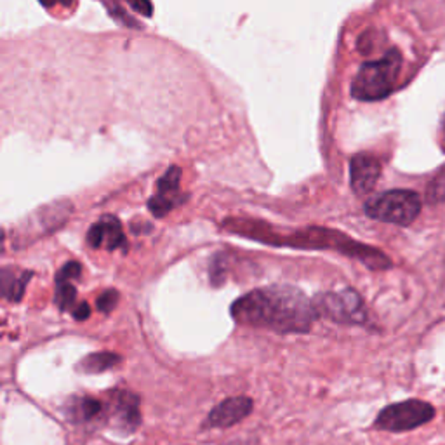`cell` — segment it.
Listing matches in <instances>:
<instances>
[{"label":"cell","mask_w":445,"mask_h":445,"mask_svg":"<svg viewBox=\"0 0 445 445\" xmlns=\"http://www.w3.org/2000/svg\"><path fill=\"white\" fill-rule=\"evenodd\" d=\"M230 314L238 324L279 334H306L317 320L314 301L292 285L254 289L233 301Z\"/></svg>","instance_id":"1"},{"label":"cell","mask_w":445,"mask_h":445,"mask_svg":"<svg viewBox=\"0 0 445 445\" xmlns=\"http://www.w3.org/2000/svg\"><path fill=\"white\" fill-rule=\"evenodd\" d=\"M402 68V56L392 49L376 61H367L351 82V96L359 101H379L392 94Z\"/></svg>","instance_id":"2"},{"label":"cell","mask_w":445,"mask_h":445,"mask_svg":"<svg viewBox=\"0 0 445 445\" xmlns=\"http://www.w3.org/2000/svg\"><path fill=\"white\" fill-rule=\"evenodd\" d=\"M421 212V199L411 190H392L374 196L366 204V214L383 222L407 227Z\"/></svg>","instance_id":"3"},{"label":"cell","mask_w":445,"mask_h":445,"mask_svg":"<svg viewBox=\"0 0 445 445\" xmlns=\"http://www.w3.org/2000/svg\"><path fill=\"white\" fill-rule=\"evenodd\" d=\"M317 317L344 325H364L369 320L364 299L353 289L340 292H322L314 299Z\"/></svg>","instance_id":"4"},{"label":"cell","mask_w":445,"mask_h":445,"mask_svg":"<svg viewBox=\"0 0 445 445\" xmlns=\"http://www.w3.org/2000/svg\"><path fill=\"white\" fill-rule=\"evenodd\" d=\"M435 418V407L424 400L411 398L390 404L377 414L374 428L392 433H402L422 427Z\"/></svg>","instance_id":"5"},{"label":"cell","mask_w":445,"mask_h":445,"mask_svg":"<svg viewBox=\"0 0 445 445\" xmlns=\"http://www.w3.org/2000/svg\"><path fill=\"white\" fill-rule=\"evenodd\" d=\"M108 421L110 424L124 433H134L141 424L140 398L136 393L129 390H114L110 392Z\"/></svg>","instance_id":"6"},{"label":"cell","mask_w":445,"mask_h":445,"mask_svg":"<svg viewBox=\"0 0 445 445\" xmlns=\"http://www.w3.org/2000/svg\"><path fill=\"white\" fill-rule=\"evenodd\" d=\"M253 398L246 395L230 396L219 402L207 414L202 422V430H216V428H230L237 422H242L253 412Z\"/></svg>","instance_id":"7"},{"label":"cell","mask_w":445,"mask_h":445,"mask_svg":"<svg viewBox=\"0 0 445 445\" xmlns=\"http://www.w3.org/2000/svg\"><path fill=\"white\" fill-rule=\"evenodd\" d=\"M87 244L94 249H127V240L115 216H103L87 233Z\"/></svg>","instance_id":"8"},{"label":"cell","mask_w":445,"mask_h":445,"mask_svg":"<svg viewBox=\"0 0 445 445\" xmlns=\"http://www.w3.org/2000/svg\"><path fill=\"white\" fill-rule=\"evenodd\" d=\"M381 174V164L367 153L355 155L350 162V183L357 195H366L376 186Z\"/></svg>","instance_id":"9"},{"label":"cell","mask_w":445,"mask_h":445,"mask_svg":"<svg viewBox=\"0 0 445 445\" xmlns=\"http://www.w3.org/2000/svg\"><path fill=\"white\" fill-rule=\"evenodd\" d=\"M64 416L75 424H86L108 418V404L94 396H72L64 404Z\"/></svg>","instance_id":"10"},{"label":"cell","mask_w":445,"mask_h":445,"mask_svg":"<svg viewBox=\"0 0 445 445\" xmlns=\"http://www.w3.org/2000/svg\"><path fill=\"white\" fill-rule=\"evenodd\" d=\"M122 357L114 351H96L79 360L75 369L82 374H101L120 366Z\"/></svg>","instance_id":"11"},{"label":"cell","mask_w":445,"mask_h":445,"mask_svg":"<svg viewBox=\"0 0 445 445\" xmlns=\"http://www.w3.org/2000/svg\"><path fill=\"white\" fill-rule=\"evenodd\" d=\"M31 272L16 273L12 268L2 270V296L5 301L18 303L23 299L27 283L30 282Z\"/></svg>","instance_id":"12"},{"label":"cell","mask_w":445,"mask_h":445,"mask_svg":"<svg viewBox=\"0 0 445 445\" xmlns=\"http://www.w3.org/2000/svg\"><path fill=\"white\" fill-rule=\"evenodd\" d=\"M77 289L72 280H56V292H54V303L61 312H70L75 308Z\"/></svg>","instance_id":"13"},{"label":"cell","mask_w":445,"mask_h":445,"mask_svg":"<svg viewBox=\"0 0 445 445\" xmlns=\"http://www.w3.org/2000/svg\"><path fill=\"white\" fill-rule=\"evenodd\" d=\"M177 204H181V195H177V193H157L148 200V209L153 216L162 218L167 212L173 211Z\"/></svg>","instance_id":"14"},{"label":"cell","mask_w":445,"mask_h":445,"mask_svg":"<svg viewBox=\"0 0 445 445\" xmlns=\"http://www.w3.org/2000/svg\"><path fill=\"white\" fill-rule=\"evenodd\" d=\"M179 179H181V170L177 169V167H170L160 177L159 183H157L159 193H177V190H179Z\"/></svg>","instance_id":"15"},{"label":"cell","mask_w":445,"mask_h":445,"mask_svg":"<svg viewBox=\"0 0 445 445\" xmlns=\"http://www.w3.org/2000/svg\"><path fill=\"white\" fill-rule=\"evenodd\" d=\"M118 299H120L118 292L115 291V289H108V291H105L103 294L98 296V299H96V308H98V312H101V314H110V312L117 306Z\"/></svg>","instance_id":"16"},{"label":"cell","mask_w":445,"mask_h":445,"mask_svg":"<svg viewBox=\"0 0 445 445\" xmlns=\"http://www.w3.org/2000/svg\"><path fill=\"white\" fill-rule=\"evenodd\" d=\"M80 273H82V266L77 261H70L56 273V280H72L73 282V280L79 279Z\"/></svg>","instance_id":"17"},{"label":"cell","mask_w":445,"mask_h":445,"mask_svg":"<svg viewBox=\"0 0 445 445\" xmlns=\"http://www.w3.org/2000/svg\"><path fill=\"white\" fill-rule=\"evenodd\" d=\"M428 196H430V200H444L445 199V174L437 176V179L431 183Z\"/></svg>","instance_id":"18"},{"label":"cell","mask_w":445,"mask_h":445,"mask_svg":"<svg viewBox=\"0 0 445 445\" xmlns=\"http://www.w3.org/2000/svg\"><path fill=\"white\" fill-rule=\"evenodd\" d=\"M125 2H127L134 11L147 16V18H150V16L153 14V8H151L150 0H125Z\"/></svg>","instance_id":"19"},{"label":"cell","mask_w":445,"mask_h":445,"mask_svg":"<svg viewBox=\"0 0 445 445\" xmlns=\"http://www.w3.org/2000/svg\"><path fill=\"white\" fill-rule=\"evenodd\" d=\"M72 315L73 318L79 322L87 320V318L91 317V306L87 305V303H80V305H77L75 308L72 309Z\"/></svg>","instance_id":"20"},{"label":"cell","mask_w":445,"mask_h":445,"mask_svg":"<svg viewBox=\"0 0 445 445\" xmlns=\"http://www.w3.org/2000/svg\"><path fill=\"white\" fill-rule=\"evenodd\" d=\"M444 131H445V120H444Z\"/></svg>","instance_id":"21"}]
</instances>
